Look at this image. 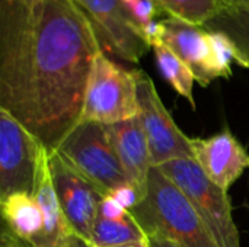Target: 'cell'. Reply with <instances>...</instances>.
Returning <instances> with one entry per match:
<instances>
[{"label": "cell", "mask_w": 249, "mask_h": 247, "mask_svg": "<svg viewBox=\"0 0 249 247\" xmlns=\"http://www.w3.org/2000/svg\"><path fill=\"white\" fill-rule=\"evenodd\" d=\"M101 51L74 0H0V109L57 150L80 121Z\"/></svg>", "instance_id": "6da1fadb"}, {"label": "cell", "mask_w": 249, "mask_h": 247, "mask_svg": "<svg viewBox=\"0 0 249 247\" xmlns=\"http://www.w3.org/2000/svg\"><path fill=\"white\" fill-rule=\"evenodd\" d=\"M131 215L147 237H160L178 247H219L190 201L159 167H153L143 201Z\"/></svg>", "instance_id": "7a4b0ae2"}, {"label": "cell", "mask_w": 249, "mask_h": 247, "mask_svg": "<svg viewBox=\"0 0 249 247\" xmlns=\"http://www.w3.org/2000/svg\"><path fill=\"white\" fill-rule=\"evenodd\" d=\"M159 170L190 201L217 246L241 247L239 231L226 191L210 181L194 159H175L159 166Z\"/></svg>", "instance_id": "3957f363"}, {"label": "cell", "mask_w": 249, "mask_h": 247, "mask_svg": "<svg viewBox=\"0 0 249 247\" xmlns=\"http://www.w3.org/2000/svg\"><path fill=\"white\" fill-rule=\"evenodd\" d=\"M139 115L137 74L99 52L92 64L79 122L112 125Z\"/></svg>", "instance_id": "277c9868"}, {"label": "cell", "mask_w": 249, "mask_h": 247, "mask_svg": "<svg viewBox=\"0 0 249 247\" xmlns=\"http://www.w3.org/2000/svg\"><path fill=\"white\" fill-rule=\"evenodd\" d=\"M54 151L105 195L128 182L108 125L79 122Z\"/></svg>", "instance_id": "5b68a950"}, {"label": "cell", "mask_w": 249, "mask_h": 247, "mask_svg": "<svg viewBox=\"0 0 249 247\" xmlns=\"http://www.w3.org/2000/svg\"><path fill=\"white\" fill-rule=\"evenodd\" d=\"M47 147L15 116L0 109V199L32 195Z\"/></svg>", "instance_id": "8992f818"}, {"label": "cell", "mask_w": 249, "mask_h": 247, "mask_svg": "<svg viewBox=\"0 0 249 247\" xmlns=\"http://www.w3.org/2000/svg\"><path fill=\"white\" fill-rule=\"evenodd\" d=\"M136 74L139 118L149 143L153 167L175 159H193L191 138L174 121L152 79L143 70H136Z\"/></svg>", "instance_id": "52a82bcc"}, {"label": "cell", "mask_w": 249, "mask_h": 247, "mask_svg": "<svg viewBox=\"0 0 249 247\" xmlns=\"http://www.w3.org/2000/svg\"><path fill=\"white\" fill-rule=\"evenodd\" d=\"M90 22L102 52L127 63H139L150 48L123 0H74Z\"/></svg>", "instance_id": "ba28073f"}, {"label": "cell", "mask_w": 249, "mask_h": 247, "mask_svg": "<svg viewBox=\"0 0 249 247\" xmlns=\"http://www.w3.org/2000/svg\"><path fill=\"white\" fill-rule=\"evenodd\" d=\"M50 170L60 205L73 233L92 243L93 227L105 194L57 151H50Z\"/></svg>", "instance_id": "9c48e42d"}, {"label": "cell", "mask_w": 249, "mask_h": 247, "mask_svg": "<svg viewBox=\"0 0 249 247\" xmlns=\"http://www.w3.org/2000/svg\"><path fill=\"white\" fill-rule=\"evenodd\" d=\"M194 160L217 186L228 189L249 167V154L228 130L209 138H191Z\"/></svg>", "instance_id": "30bf717a"}, {"label": "cell", "mask_w": 249, "mask_h": 247, "mask_svg": "<svg viewBox=\"0 0 249 247\" xmlns=\"http://www.w3.org/2000/svg\"><path fill=\"white\" fill-rule=\"evenodd\" d=\"M162 42L191 68L196 80L201 86L206 87L219 79L213 60L210 32L204 26L172 16L162 19Z\"/></svg>", "instance_id": "8fae6325"}, {"label": "cell", "mask_w": 249, "mask_h": 247, "mask_svg": "<svg viewBox=\"0 0 249 247\" xmlns=\"http://www.w3.org/2000/svg\"><path fill=\"white\" fill-rule=\"evenodd\" d=\"M108 130L127 181L139 186L142 191H146L153 162L139 115L131 119L108 125Z\"/></svg>", "instance_id": "7c38bea8"}, {"label": "cell", "mask_w": 249, "mask_h": 247, "mask_svg": "<svg viewBox=\"0 0 249 247\" xmlns=\"http://www.w3.org/2000/svg\"><path fill=\"white\" fill-rule=\"evenodd\" d=\"M41 214L42 231L39 237L29 245L31 247H64L73 236H76L60 205L50 170V151L41 162L36 182L32 192Z\"/></svg>", "instance_id": "4fadbf2b"}, {"label": "cell", "mask_w": 249, "mask_h": 247, "mask_svg": "<svg viewBox=\"0 0 249 247\" xmlns=\"http://www.w3.org/2000/svg\"><path fill=\"white\" fill-rule=\"evenodd\" d=\"M0 204L3 227L20 242L32 245L42 231V214L34 197L23 192L12 194L0 199Z\"/></svg>", "instance_id": "5bb4252c"}, {"label": "cell", "mask_w": 249, "mask_h": 247, "mask_svg": "<svg viewBox=\"0 0 249 247\" xmlns=\"http://www.w3.org/2000/svg\"><path fill=\"white\" fill-rule=\"evenodd\" d=\"M146 239L147 234L128 211V214L120 220H108L98 215L90 245L93 247H125Z\"/></svg>", "instance_id": "9a60e30c"}, {"label": "cell", "mask_w": 249, "mask_h": 247, "mask_svg": "<svg viewBox=\"0 0 249 247\" xmlns=\"http://www.w3.org/2000/svg\"><path fill=\"white\" fill-rule=\"evenodd\" d=\"M156 58L158 68L162 77L171 84V87L184 99H187L193 109H196L194 100V83L196 76L191 68L163 42L152 47Z\"/></svg>", "instance_id": "2e32d148"}, {"label": "cell", "mask_w": 249, "mask_h": 247, "mask_svg": "<svg viewBox=\"0 0 249 247\" xmlns=\"http://www.w3.org/2000/svg\"><path fill=\"white\" fill-rule=\"evenodd\" d=\"M203 26L207 31L228 35L238 45L249 64V7H223Z\"/></svg>", "instance_id": "e0dca14e"}, {"label": "cell", "mask_w": 249, "mask_h": 247, "mask_svg": "<svg viewBox=\"0 0 249 247\" xmlns=\"http://www.w3.org/2000/svg\"><path fill=\"white\" fill-rule=\"evenodd\" d=\"M168 16L182 19L194 25H204L223 7L222 0H156Z\"/></svg>", "instance_id": "ac0fdd59"}, {"label": "cell", "mask_w": 249, "mask_h": 247, "mask_svg": "<svg viewBox=\"0 0 249 247\" xmlns=\"http://www.w3.org/2000/svg\"><path fill=\"white\" fill-rule=\"evenodd\" d=\"M210 32V42L213 49V60L214 67L217 71L219 79H229L232 76V63L248 68L249 64L238 45L225 33L222 32Z\"/></svg>", "instance_id": "d6986e66"}, {"label": "cell", "mask_w": 249, "mask_h": 247, "mask_svg": "<svg viewBox=\"0 0 249 247\" xmlns=\"http://www.w3.org/2000/svg\"><path fill=\"white\" fill-rule=\"evenodd\" d=\"M125 9L128 10L131 19L139 26L142 35L143 29L150 23L159 20L158 15L162 12L156 0H123Z\"/></svg>", "instance_id": "ffe728a7"}, {"label": "cell", "mask_w": 249, "mask_h": 247, "mask_svg": "<svg viewBox=\"0 0 249 247\" xmlns=\"http://www.w3.org/2000/svg\"><path fill=\"white\" fill-rule=\"evenodd\" d=\"M108 195H111L127 211H131L134 207H137L143 201V198L146 195V191H142L139 186L133 185L131 182H127V183L121 185L120 188H117L115 191H112Z\"/></svg>", "instance_id": "44dd1931"}, {"label": "cell", "mask_w": 249, "mask_h": 247, "mask_svg": "<svg viewBox=\"0 0 249 247\" xmlns=\"http://www.w3.org/2000/svg\"><path fill=\"white\" fill-rule=\"evenodd\" d=\"M128 214V211L120 205L111 195H105L101 207H99V217L102 218H108V220H120L123 217H125Z\"/></svg>", "instance_id": "7402d4cb"}, {"label": "cell", "mask_w": 249, "mask_h": 247, "mask_svg": "<svg viewBox=\"0 0 249 247\" xmlns=\"http://www.w3.org/2000/svg\"><path fill=\"white\" fill-rule=\"evenodd\" d=\"M1 242L3 243H6L9 247H31L28 243H23V242H20L19 239H16L6 227H3V230H1ZM64 247H93L90 243H88L86 240H83V239H80V237H77V236H73L71 239H70V242L66 245Z\"/></svg>", "instance_id": "603a6c76"}, {"label": "cell", "mask_w": 249, "mask_h": 247, "mask_svg": "<svg viewBox=\"0 0 249 247\" xmlns=\"http://www.w3.org/2000/svg\"><path fill=\"white\" fill-rule=\"evenodd\" d=\"M149 240H150L152 247H178L177 245H174L165 239H160V237H149Z\"/></svg>", "instance_id": "cb8c5ba5"}, {"label": "cell", "mask_w": 249, "mask_h": 247, "mask_svg": "<svg viewBox=\"0 0 249 247\" xmlns=\"http://www.w3.org/2000/svg\"><path fill=\"white\" fill-rule=\"evenodd\" d=\"M226 7H249V0H222Z\"/></svg>", "instance_id": "d4e9b609"}, {"label": "cell", "mask_w": 249, "mask_h": 247, "mask_svg": "<svg viewBox=\"0 0 249 247\" xmlns=\"http://www.w3.org/2000/svg\"><path fill=\"white\" fill-rule=\"evenodd\" d=\"M125 247H152V245H150V240H149V237H147L146 240H143V242H140V243L130 245V246H125Z\"/></svg>", "instance_id": "484cf974"}, {"label": "cell", "mask_w": 249, "mask_h": 247, "mask_svg": "<svg viewBox=\"0 0 249 247\" xmlns=\"http://www.w3.org/2000/svg\"><path fill=\"white\" fill-rule=\"evenodd\" d=\"M0 247H9V246H7L6 243H3V242H1V243H0Z\"/></svg>", "instance_id": "4316f807"}]
</instances>
